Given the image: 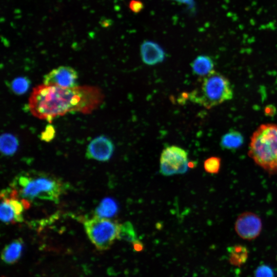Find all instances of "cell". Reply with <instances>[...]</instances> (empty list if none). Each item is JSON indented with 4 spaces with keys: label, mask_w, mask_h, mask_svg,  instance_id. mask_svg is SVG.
I'll use <instances>...</instances> for the list:
<instances>
[{
    "label": "cell",
    "mask_w": 277,
    "mask_h": 277,
    "mask_svg": "<svg viewBox=\"0 0 277 277\" xmlns=\"http://www.w3.org/2000/svg\"><path fill=\"white\" fill-rule=\"evenodd\" d=\"M104 95L101 89L92 86L65 88L42 84L35 87L29 98L31 114L50 123L68 113H91L102 104Z\"/></svg>",
    "instance_id": "1"
},
{
    "label": "cell",
    "mask_w": 277,
    "mask_h": 277,
    "mask_svg": "<svg viewBox=\"0 0 277 277\" xmlns=\"http://www.w3.org/2000/svg\"><path fill=\"white\" fill-rule=\"evenodd\" d=\"M12 188L21 199L28 202L40 200L57 203L66 186L53 175L31 171L17 175L13 181Z\"/></svg>",
    "instance_id": "2"
},
{
    "label": "cell",
    "mask_w": 277,
    "mask_h": 277,
    "mask_svg": "<svg viewBox=\"0 0 277 277\" xmlns=\"http://www.w3.org/2000/svg\"><path fill=\"white\" fill-rule=\"evenodd\" d=\"M254 162L270 174L277 172V125H260L251 136L248 151Z\"/></svg>",
    "instance_id": "3"
},
{
    "label": "cell",
    "mask_w": 277,
    "mask_h": 277,
    "mask_svg": "<svg viewBox=\"0 0 277 277\" xmlns=\"http://www.w3.org/2000/svg\"><path fill=\"white\" fill-rule=\"evenodd\" d=\"M190 100L207 109H211L231 100L232 86L229 80L221 73L213 70L203 77L198 88L189 94Z\"/></svg>",
    "instance_id": "4"
},
{
    "label": "cell",
    "mask_w": 277,
    "mask_h": 277,
    "mask_svg": "<svg viewBox=\"0 0 277 277\" xmlns=\"http://www.w3.org/2000/svg\"><path fill=\"white\" fill-rule=\"evenodd\" d=\"M84 226L89 240L100 250L109 249L118 239L120 224L110 218L94 216L86 220Z\"/></svg>",
    "instance_id": "5"
},
{
    "label": "cell",
    "mask_w": 277,
    "mask_h": 277,
    "mask_svg": "<svg viewBox=\"0 0 277 277\" xmlns=\"http://www.w3.org/2000/svg\"><path fill=\"white\" fill-rule=\"evenodd\" d=\"M0 216L6 224L23 221V212L28 207L29 202L21 199L15 189L6 188L1 193Z\"/></svg>",
    "instance_id": "6"
},
{
    "label": "cell",
    "mask_w": 277,
    "mask_h": 277,
    "mask_svg": "<svg viewBox=\"0 0 277 277\" xmlns=\"http://www.w3.org/2000/svg\"><path fill=\"white\" fill-rule=\"evenodd\" d=\"M189 167L188 153L176 146H166L160 157V172L165 176L185 173Z\"/></svg>",
    "instance_id": "7"
},
{
    "label": "cell",
    "mask_w": 277,
    "mask_h": 277,
    "mask_svg": "<svg viewBox=\"0 0 277 277\" xmlns=\"http://www.w3.org/2000/svg\"><path fill=\"white\" fill-rule=\"evenodd\" d=\"M262 229L261 218L255 213L250 211L241 213L234 224V229L237 234L246 240L256 238L261 232Z\"/></svg>",
    "instance_id": "8"
},
{
    "label": "cell",
    "mask_w": 277,
    "mask_h": 277,
    "mask_svg": "<svg viewBox=\"0 0 277 277\" xmlns=\"http://www.w3.org/2000/svg\"><path fill=\"white\" fill-rule=\"evenodd\" d=\"M77 72L72 67L61 66L53 69L45 75L43 83L65 88H72L77 85Z\"/></svg>",
    "instance_id": "9"
},
{
    "label": "cell",
    "mask_w": 277,
    "mask_h": 277,
    "mask_svg": "<svg viewBox=\"0 0 277 277\" xmlns=\"http://www.w3.org/2000/svg\"><path fill=\"white\" fill-rule=\"evenodd\" d=\"M114 151V145L108 137L104 135L93 139L88 144L86 156L89 159L105 162L109 160Z\"/></svg>",
    "instance_id": "10"
},
{
    "label": "cell",
    "mask_w": 277,
    "mask_h": 277,
    "mask_svg": "<svg viewBox=\"0 0 277 277\" xmlns=\"http://www.w3.org/2000/svg\"><path fill=\"white\" fill-rule=\"evenodd\" d=\"M141 55L143 62L153 65L162 62L165 58V52L162 48L152 41H144L140 48Z\"/></svg>",
    "instance_id": "11"
},
{
    "label": "cell",
    "mask_w": 277,
    "mask_h": 277,
    "mask_svg": "<svg viewBox=\"0 0 277 277\" xmlns=\"http://www.w3.org/2000/svg\"><path fill=\"white\" fill-rule=\"evenodd\" d=\"M23 244V240L19 238L7 245L2 252V260L7 264L15 263L21 257Z\"/></svg>",
    "instance_id": "12"
},
{
    "label": "cell",
    "mask_w": 277,
    "mask_h": 277,
    "mask_svg": "<svg viewBox=\"0 0 277 277\" xmlns=\"http://www.w3.org/2000/svg\"><path fill=\"white\" fill-rule=\"evenodd\" d=\"M214 66L213 60L205 55L197 56L191 64L193 74L203 77L214 70Z\"/></svg>",
    "instance_id": "13"
},
{
    "label": "cell",
    "mask_w": 277,
    "mask_h": 277,
    "mask_svg": "<svg viewBox=\"0 0 277 277\" xmlns=\"http://www.w3.org/2000/svg\"><path fill=\"white\" fill-rule=\"evenodd\" d=\"M244 143V137L239 131L231 129L221 137L220 146L223 149L235 150Z\"/></svg>",
    "instance_id": "14"
},
{
    "label": "cell",
    "mask_w": 277,
    "mask_h": 277,
    "mask_svg": "<svg viewBox=\"0 0 277 277\" xmlns=\"http://www.w3.org/2000/svg\"><path fill=\"white\" fill-rule=\"evenodd\" d=\"M230 263L240 267L246 263L248 258V250L244 245L237 244L227 248Z\"/></svg>",
    "instance_id": "15"
},
{
    "label": "cell",
    "mask_w": 277,
    "mask_h": 277,
    "mask_svg": "<svg viewBox=\"0 0 277 277\" xmlns=\"http://www.w3.org/2000/svg\"><path fill=\"white\" fill-rule=\"evenodd\" d=\"M118 207L114 200L111 198H106L102 201L94 211V216L110 218L117 212Z\"/></svg>",
    "instance_id": "16"
},
{
    "label": "cell",
    "mask_w": 277,
    "mask_h": 277,
    "mask_svg": "<svg viewBox=\"0 0 277 277\" xmlns=\"http://www.w3.org/2000/svg\"><path fill=\"white\" fill-rule=\"evenodd\" d=\"M18 147V141L16 136L8 133L2 134L0 138V148L3 154L12 155L17 151Z\"/></svg>",
    "instance_id": "17"
},
{
    "label": "cell",
    "mask_w": 277,
    "mask_h": 277,
    "mask_svg": "<svg viewBox=\"0 0 277 277\" xmlns=\"http://www.w3.org/2000/svg\"><path fill=\"white\" fill-rule=\"evenodd\" d=\"M118 239L133 243L137 240V235L132 224L127 221L120 224Z\"/></svg>",
    "instance_id": "18"
},
{
    "label": "cell",
    "mask_w": 277,
    "mask_h": 277,
    "mask_svg": "<svg viewBox=\"0 0 277 277\" xmlns=\"http://www.w3.org/2000/svg\"><path fill=\"white\" fill-rule=\"evenodd\" d=\"M30 86V81L25 76L15 78L11 83V88L13 93L17 95L25 93Z\"/></svg>",
    "instance_id": "19"
},
{
    "label": "cell",
    "mask_w": 277,
    "mask_h": 277,
    "mask_svg": "<svg viewBox=\"0 0 277 277\" xmlns=\"http://www.w3.org/2000/svg\"><path fill=\"white\" fill-rule=\"evenodd\" d=\"M221 165V160L217 156H211L207 159L204 162V170L210 174L219 172Z\"/></svg>",
    "instance_id": "20"
},
{
    "label": "cell",
    "mask_w": 277,
    "mask_h": 277,
    "mask_svg": "<svg viewBox=\"0 0 277 277\" xmlns=\"http://www.w3.org/2000/svg\"><path fill=\"white\" fill-rule=\"evenodd\" d=\"M255 276H273L274 272L272 269L267 265H261L258 266L254 272Z\"/></svg>",
    "instance_id": "21"
},
{
    "label": "cell",
    "mask_w": 277,
    "mask_h": 277,
    "mask_svg": "<svg viewBox=\"0 0 277 277\" xmlns=\"http://www.w3.org/2000/svg\"><path fill=\"white\" fill-rule=\"evenodd\" d=\"M55 130L53 126L51 125H47L45 130L41 134V138L42 141L48 142L51 141L54 137Z\"/></svg>",
    "instance_id": "22"
},
{
    "label": "cell",
    "mask_w": 277,
    "mask_h": 277,
    "mask_svg": "<svg viewBox=\"0 0 277 277\" xmlns=\"http://www.w3.org/2000/svg\"><path fill=\"white\" fill-rule=\"evenodd\" d=\"M131 10L135 13L139 12L143 8V4L138 0H132L129 4Z\"/></svg>",
    "instance_id": "23"
},
{
    "label": "cell",
    "mask_w": 277,
    "mask_h": 277,
    "mask_svg": "<svg viewBox=\"0 0 277 277\" xmlns=\"http://www.w3.org/2000/svg\"><path fill=\"white\" fill-rule=\"evenodd\" d=\"M133 247L135 251H140L143 248V244L138 240L133 243Z\"/></svg>",
    "instance_id": "24"
},
{
    "label": "cell",
    "mask_w": 277,
    "mask_h": 277,
    "mask_svg": "<svg viewBox=\"0 0 277 277\" xmlns=\"http://www.w3.org/2000/svg\"><path fill=\"white\" fill-rule=\"evenodd\" d=\"M265 112L268 115H272L274 114V107L272 106H267L265 109Z\"/></svg>",
    "instance_id": "25"
},
{
    "label": "cell",
    "mask_w": 277,
    "mask_h": 277,
    "mask_svg": "<svg viewBox=\"0 0 277 277\" xmlns=\"http://www.w3.org/2000/svg\"><path fill=\"white\" fill-rule=\"evenodd\" d=\"M176 1H181V0H176Z\"/></svg>",
    "instance_id": "26"
},
{
    "label": "cell",
    "mask_w": 277,
    "mask_h": 277,
    "mask_svg": "<svg viewBox=\"0 0 277 277\" xmlns=\"http://www.w3.org/2000/svg\"><path fill=\"white\" fill-rule=\"evenodd\" d=\"M276 260H277V254H276Z\"/></svg>",
    "instance_id": "27"
}]
</instances>
